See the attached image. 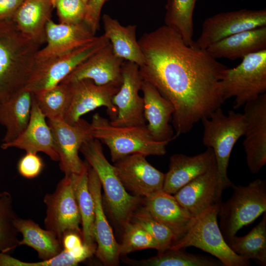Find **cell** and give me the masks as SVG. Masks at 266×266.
Wrapping results in <instances>:
<instances>
[{
    "instance_id": "cell-1",
    "label": "cell",
    "mask_w": 266,
    "mask_h": 266,
    "mask_svg": "<svg viewBox=\"0 0 266 266\" xmlns=\"http://www.w3.org/2000/svg\"><path fill=\"white\" fill-rule=\"evenodd\" d=\"M138 41L144 59L139 66L143 79L173 106L175 138L224 103L220 81L228 67L206 49L186 44L165 25L144 33Z\"/></svg>"
},
{
    "instance_id": "cell-2",
    "label": "cell",
    "mask_w": 266,
    "mask_h": 266,
    "mask_svg": "<svg viewBox=\"0 0 266 266\" xmlns=\"http://www.w3.org/2000/svg\"><path fill=\"white\" fill-rule=\"evenodd\" d=\"M40 45L11 19L0 21V104L24 89Z\"/></svg>"
},
{
    "instance_id": "cell-3",
    "label": "cell",
    "mask_w": 266,
    "mask_h": 266,
    "mask_svg": "<svg viewBox=\"0 0 266 266\" xmlns=\"http://www.w3.org/2000/svg\"><path fill=\"white\" fill-rule=\"evenodd\" d=\"M90 136L105 144L115 163L133 154L162 156L166 154L168 141H158L151 135L146 124L142 126H116L99 113L89 124Z\"/></svg>"
},
{
    "instance_id": "cell-4",
    "label": "cell",
    "mask_w": 266,
    "mask_h": 266,
    "mask_svg": "<svg viewBox=\"0 0 266 266\" xmlns=\"http://www.w3.org/2000/svg\"><path fill=\"white\" fill-rule=\"evenodd\" d=\"M80 152L99 178L113 220L123 228L130 221L141 198L132 195L126 190L113 166L105 157L99 140L93 138L88 139L82 145Z\"/></svg>"
},
{
    "instance_id": "cell-5",
    "label": "cell",
    "mask_w": 266,
    "mask_h": 266,
    "mask_svg": "<svg viewBox=\"0 0 266 266\" xmlns=\"http://www.w3.org/2000/svg\"><path fill=\"white\" fill-rule=\"evenodd\" d=\"M201 121L203 127V144L213 150L223 190L232 187L233 184L228 176L227 169L234 144L244 135L245 116L244 113H236L233 110L225 114L219 107Z\"/></svg>"
},
{
    "instance_id": "cell-6",
    "label": "cell",
    "mask_w": 266,
    "mask_h": 266,
    "mask_svg": "<svg viewBox=\"0 0 266 266\" xmlns=\"http://www.w3.org/2000/svg\"><path fill=\"white\" fill-rule=\"evenodd\" d=\"M233 193L220 203L219 228L228 243L243 227L266 212V181L257 179L246 186L234 184Z\"/></svg>"
},
{
    "instance_id": "cell-7",
    "label": "cell",
    "mask_w": 266,
    "mask_h": 266,
    "mask_svg": "<svg viewBox=\"0 0 266 266\" xmlns=\"http://www.w3.org/2000/svg\"><path fill=\"white\" fill-rule=\"evenodd\" d=\"M220 86L225 101L234 98V109L266 93V49L246 56L235 67H227Z\"/></svg>"
},
{
    "instance_id": "cell-8",
    "label": "cell",
    "mask_w": 266,
    "mask_h": 266,
    "mask_svg": "<svg viewBox=\"0 0 266 266\" xmlns=\"http://www.w3.org/2000/svg\"><path fill=\"white\" fill-rule=\"evenodd\" d=\"M220 203L198 216L185 237L170 249L193 246L215 256L224 266H250V260L235 253L223 237L217 222Z\"/></svg>"
},
{
    "instance_id": "cell-9",
    "label": "cell",
    "mask_w": 266,
    "mask_h": 266,
    "mask_svg": "<svg viewBox=\"0 0 266 266\" xmlns=\"http://www.w3.org/2000/svg\"><path fill=\"white\" fill-rule=\"evenodd\" d=\"M109 41L102 34L92 42L41 62L35 63L24 90L36 93L60 83L74 69Z\"/></svg>"
},
{
    "instance_id": "cell-10",
    "label": "cell",
    "mask_w": 266,
    "mask_h": 266,
    "mask_svg": "<svg viewBox=\"0 0 266 266\" xmlns=\"http://www.w3.org/2000/svg\"><path fill=\"white\" fill-rule=\"evenodd\" d=\"M43 202L46 206L44 220L45 229L53 232L61 240L63 235L69 231L77 232L82 236L79 227L81 216L71 174L65 175L54 192L45 195Z\"/></svg>"
},
{
    "instance_id": "cell-11",
    "label": "cell",
    "mask_w": 266,
    "mask_h": 266,
    "mask_svg": "<svg viewBox=\"0 0 266 266\" xmlns=\"http://www.w3.org/2000/svg\"><path fill=\"white\" fill-rule=\"evenodd\" d=\"M47 123L59 157L60 169L66 175L86 171L89 165L80 159L79 152L82 145L92 138L88 131L89 123L82 118L73 125L64 119H47Z\"/></svg>"
},
{
    "instance_id": "cell-12",
    "label": "cell",
    "mask_w": 266,
    "mask_h": 266,
    "mask_svg": "<svg viewBox=\"0 0 266 266\" xmlns=\"http://www.w3.org/2000/svg\"><path fill=\"white\" fill-rule=\"evenodd\" d=\"M266 26V9H242L223 12L206 19L200 35L193 46L206 49L211 44L232 35Z\"/></svg>"
},
{
    "instance_id": "cell-13",
    "label": "cell",
    "mask_w": 266,
    "mask_h": 266,
    "mask_svg": "<svg viewBox=\"0 0 266 266\" xmlns=\"http://www.w3.org/2000/svg\"><path fill=\"white\" fill-rule=\"evenodd\" d=\"M69 83L71 87V95L64 117L65 122L73 125L82 115L101 106L106 108L110 121L116 118L117 109L112 102V99L121 84L99 85L90 79Z\"/></svg>"
},
{
    "instance_id": "cell-14",
    "label": "cell",
    "mask_w": 266,
    "mask_h": 266,
    "mask_svg": "<svg viewBox=\"0 0 266 266\" xmlns=\"http://www.w3.org/2000/svg\"><path fill=\"white\" fill-rule=\"evenodd\" d=\"M122 75L120 88L112 99L117 109V117L110 122L116 126L145 125L143 98L139 94L143 80L139 67L134 63L124 61Z\"/></svg>"
},
{
    "instance_id": "cell-15",
    "label": "cell",
    "mask_w": 266,
    "mask_h": 266,
    "mask_svg": "<svg viewBox=\"0 0 266 266\" xmlns=\"http://www.w3.org/2000/svg\"><path fill=\"white\" fill-rule=\"evenodd\" d=\"M113 166L123 185L132 195L146 198L163 189L165 174L149 163L143 155L126 156L115 162Z\"/></svg>"
},
{
    "instance_id": "cell-16",
    "label": "cell",
    "mask_w": 266,
    "mask_h": 266,
    "mask_svg": "<svg viewBox=\"0 0 266 266\" xmlns=\"http://www.w3.org/2000/svg\"><path fill=\"white\" fill-rule=\"evenodd\" d=\"M244 106L246 127L243 146L247 166L255 174L266 163V93Z\"/></svg>"
},
{
    "instance_id": "cell-17",
    "label": "cell",
    "mask_w": 266,
    "mask_h": 266,
    "mask_svg": "<svg viewBox=\"0 0 266 266\" xmlns=\"http://www.w3.org/2000/svg\"><path fill=\"white\" fill-rule=\"evenodd\" d=\"M223 191L216 163L205 172L182 187L173 196L196 218L211 206L221 202Z\"/></svg>"
},
{
    "instance_id": "cell-18",
    "label": "cell",
    "mask_w": 266,
    "mask_h": 266,
    "mask_svg": "<svg viewBox=\"0 0 266 266\" xmlns=\"http://www.w3.org/2000/svg\"><path fill=\"white\" fill-rule=\"evenodd\" d=\"M124 60L117 56L109 41L79 65L62 82L90 79L96 84H121Z\"/></svg>"
},
{
    "instance_id": "cell-19",
    "label": "cell",
    "mask_w": 266,
    "mask_h": 266,
    "mask_svg": "<svg viewBox=\"0 0 266 266\" xmlns=\"http://www.w3.org/2000/svg\"><path fill=\"white\" fill-rule=\"evenodd\" d=\"M88 176L89 187L94 202V235L97 244L95 254L104 265L117 266L120 257V244L115 238L104 212L100 181L90 165Z\"/></svg>"
},
{
    "instance_id": "cell-20",
    "label": "cell",
    "mask_w": 266,
    "mask_h": 266,
    "mask_svg": "<svg viewBox=\"0 0 266 266\" xmlns=\"http://www.w3.org/2000/svg\"><path fill=\"white\" fill-rule=\"evenodd\" d=\"M143 206L155 219L171 231L174 238L172 246L185 237L196 221L173 196L162 190L145 198Z\"/></svg>"
},
{
    "instance_id": "cell-21",
    "label": "cell",
    "mask_w": 266,
    "mask_h": 266,
    "mask_svg": "<svg viewBox=\"0 0 266 266\" xmlns=\"http://www.w3.org/2000/svg\"><path fill=\"white\" fill-rule=\"evenodd\" d=\"M96 37L82 22L75 24L56 23L51 19L46 27V45L38 51L35 63L69 52L93 41Z\"/></svg>"
},
{
    "instance_id": "cell-22",
    "label": "cell",
    "mask_w": 266,
    "mask_h": 266,
    "mask_svg": "<svg viewBox=\"0 0 266 266\" xmlns=\"http://www.w3.org/2000/svg\"><path fill=\"white\" fill-rule=\"evenodd\" d=\"M45 118L38 107L33 94L31 116L28 126L15 139L9 142L2 143L1 148L2 149L17 148L25 151L26 153L41 152L52 161H59L52 132Z\"/></svg>"
},
{
    "instance_id": "cell-23",
    "label": "cell",
    "mask_w": 266,
    "mask_h": 266,
    "mask_svg": "<svg viewBox=\"0 0 266 266\" xmlns=\"http://www.w3.org/2000/svg\"><path fill=\"white\" fill-rule=\"evenodd\" d=\"M213 150L207 148L193 156L174 154L169 159L168 170L165 174L162 190L172 195L216 164Z\"/></svg>"
},
{
    "instance_id": "cell-24",
    "label": "cell",
    "mask_w": 266,
    "mask_h": 266,
    "mask_svg": "<svg viewBox=\"0 0 266 266\" xmlns=\"http://www.w3.org/2000/svg\"><path fill=\"white\" fill-rule=\"evenodd\" d=\"M141 91L143 95L144 115L151 135L158 141L173 140L174 135L169 124L174 112L172 103L148 81L143 80Z\"/></svg>"
},
{
    "instance_id": "cell-25",
    "label": "cell",
    "mask_w": 266,
    "mask_h": 266,
    "mask_svg": "<svg viewBox=\"0 0 266 266\" xmlns=\"http://www.w3.org/2000/svg\"><path fill=\"white\" fill-rule=\"evenodd\" d=\"M266 49V26L243 31L223 38L206 50L213 58L234 60Z\"/></svg>"
},
{
    "instance_id": "cell-26",
    "label": "cell",
    "mask_w": 266,
    "mask_h": 266,
    "mask_svg": "<svg viewBox=\"0 0 266 266\" xmlns=\"http://www.w3.org/2000/svg\"><path fill=\"white\" fill-rule=\"evenodd\" d=\"M54 8V0H24L11 19L23 33L41 45Z\"/></svg>"
},
{
    "instance_id": "cell-27",
    "label": "cell",
    "mask_w": 266,
    "mask_h": 266,
    "mask_svg": "<svg viewBox=\"0 0 266 266\" xmlns=\"http://www.w3.org/2000/svg\"><path fill=\"white\" fill-rule=\"evenodd\" d=\"M102 21L103 34L108 39L115 54L124 61L141 66L144 59L136 39V26H123L118 20L106 14L102 15Z\"/></svg>"
},
{
    "instance_id": "cell-28",
    "label": "cell",
    "mask_w": 266,
    "mask_h": 266,
    "mask_svg": "<svg viewBox=\"0 0 266 266\" xmlns=\"http://www.w3.org/2000/svg\"><path fill=\"white\" fill-rule=\"evenodd\" d=\"M33 93L22 90L0 104V123L6 129L2 143L17 138L29 123Z\"/></svg>"
},
{
    "instance_id": "cell-29",
    "label": "cell",
    "mask_w": 266,
    "mask_h": 266,
    "mask_svg": "<svg viewBox=\"0 0 266 266\" xmlns=\"http://www.w3.org/2000/svg\"><path fill=\"white\" fill-rule=\"evenodd\" d=\"M15 225L23 237L19 241V246L24 245L32 247L37 252L41 261L50 259L63 250L62 240L56 234L41 228L33 220L18 217L15 221Z\"/></svg>"
},
{
    "instance_id": "cell-30",
    "label": "cell",
    "mask_w": 266,
    "mask_h": 266,
    "mask_svg": "<svg viewBox=\"0 0 266 266\" xmlns=\"http://www.w3.org/2000/svg\"><path fill=\"white\" fill-rule=\"evenodd\" d=\"M71 176L81 216L83 242L87 246L96 249L94 235V202L88 185V169L80 174H72Z\"/></svg>"
},
{
    "instance_id": "cell-31",
    "label": "cell",
    "mask_w": 266,
    "mask_h": 266,
    "mask_svg": "<svg viewBox=\"0 0 266 266\" xmlns=\"http://www.w3.org/2000/svg\"><path fill=\"white\" fill-rule=\"evenodd\" d=\"M197 0H167L165 25L177 33L186 44H194L193 13Z\"/></svg>"
},
{
    "instance_id": "cell-32",
    "label": "cell",
    "mask_w": 266,
    "mask_h": 266,
    "mask_svg": "<svg viewBox=\"0 0 266 266\" xmlns=\"http://www.w3.org/2000/svg\"><path fill=\"white\" fill-rule=\"evenodd\" d=\"M238 255L266 265V212L261 221L243 236H234L228 243Z\"/></svg>"
},
{
    "instance_id": "cell-33",
    "label": "cell",
    "mask_w": 266,
    "mask_h": 266,
    "mask_svg": "<svg viewBox=\"0 0 266 266\" xmlns=\"http://www.w3.org/2000/svg\"><path fill=\"white\" fill-rule=\"evenodd\" d=\"M127 264L140 266H222L219 260L188 253L183 249H168L148 259L134 261L125 259Z\"/></svg>"
},
{
    "instance_id": "cell-34",
    "label": "cell",
    "mask_w": 266,
    "mask_h": 266,
    "mask_svg": "<svg viewBox=\"0 0 266 266\" xmlns=\"http://www.w3.org/2000/svg\"><path fill=\"white\" fill-rule=\"evenodd\" d=\"M33 94L38 107L47 119H64L70 98V83L61 82L50 89Z\"/></svg>"
},
{
    "instance_id": "cell-35",
    "label": "cell",
    "mask_w": 266,
    "mask_h": 266,
    "mask_svg": "<svg viewBox=\"0 0 266 266\" xmlns=\"http://www.w3.org/2000/svg\"><path fill=\"white\" fill-rule=\"evenodd\" d=\"M12 201L9 192H2L0 196V252L7 253L19 246V233L15 225L18 216Z\"/></svg>"
},
{
    "instance_id": "cell-36",
    "label": "cell",
    "mask_w": 266,
    "mask_h": 266,
    "mask_svg": "<svg viewBox=\"0 0 266 266\" xmlns=\"http://www.w3.org/2000/svg\"><path fill=\"white\" fill-rule=\"evenodd\" d=\"M130 221L141 226L156 239L159 246L158 253L170 249L173 245L174 238L171 231L155 219L144 206L136 209Z\"/></svg>"
},
{
    "instance_id": "cell-37",
    "label": "cell",
    "mask_w": 266,
    "mask_h": 266,
    "mask_svg": "<svg viewBox=\"0 0 266 266\" xmlns=\"http://www.w3.org/2000/svg\"><path fill=\"white\" fill-rule=\"evenodd\" d=\"M123 229L122 241L119 244L120 256L147 248L159 250V246L156 239L138 224L130 221Z\"/></svg>"
},
{
    "instance_id": "cell-38",
    "label": "cell",
    "mask_w": 266,
    "mask_h": 266,
    "mask_svg": "<svg viewBox=\"0 0 266 266\" xmlns=\"http://www.w3.org/2000/svg\"><path fill=\"white\" fill-rule=\"evenodd\" d=\"M72 253L63 250L55 257L44 261L27 262L0 252V266H75L80 263Z\"/></svg>"
},
{
    "instance_id": "cell-39",
    "label": "cell",
    "mask_w": 266,
    "mask_h": 266,
    "mask_svg": "<svg viewBox=\"0 0 266 266\" xmlns=\"http://www.w3.org/2000/svg\"><path fill=\"white\" fill-rule=\"evenodd\" d=\"M59 23L75 24L84 21L86 3L82 0H55Z\"/></svg>"
},
{
    "instance_id": "cell-40",
    "label": "cell",
    "mask_w": 266,
    "mask_h": 266,
    "mask_svg": "<svg viewBox=\"0 0 266 266\" xmlns=\"http://www.w3.org/2000/svg\"><path fill=\"white\" fill-rule=\"evenodd\" d=\"M44 164L37 153H26L19 161L17 169L23 177L32 179L38 176L42 171Z\"/></svg>"
},
{
    "instance_id": "cell-41",
    "label": "cell",
    "mask_w": 266,
    "mask_h": 266,
    "mask_svg": "<svg viewBox=\"0 0 266 266\" xmlns=\"http://www.w3.org/2000/svg\"><path fill=\"white\" fill-rule=\"evenodd\" d=\"M109 0H88L84 23L95 34L99 30L100 20L104 4Z\"/></svg>"
},
{
    "instance_id": "cell-42",
    "label": "cell",
    "mask_w": 266,
    "mask_h": 266,
    "mask_svg": "<svg viewBox=\"0 0 266 266\" xmlns=\"http://www.w3.org/2000/svg\"><path fill=\"white\" fill-rule=\"evenodd\" d=\"M24 0H0V21L11 19Z\"/></svg>"
},
{
    "instance_id": "cell-43",
    "label": "cell",
    "mask_w": 266,
    "mask_h": 266,
    "mask_svg": "<svg viewBox=\"0 0 266 266\" xmlns=\"http://www.w3.org/2000/svg\"><path fill=\"white\" fill-rule=\"evenodd\" d=\"M84 2H85L86 3H87L88 0H82Z\"/></svg>"
},
{
    "instance_id": "cell-44",
    "label": "cell",
    "mask_w": 266,
    "mask_h": 266,
    "mask_svg": "<svg viewBox=\"0 0 266 266\" xmlns=\"http://www.w3.org/2000/svg\"><path fill=\"white\" fill-rule=\"evenodd\" d=\"M1 193H2L0 192V196L1 195Z\"/></svg>"
},
{
    "instance_id": "cell-45",
    "label": "cell",
    "mask_w": 266,
    "mask_h": 266,
    "mask_svg": "<svg viewBox=\"0 0 266 266\" xmlns=\"http://www.w3.org/2000/svg\"></svg>"
}]
</instances>
